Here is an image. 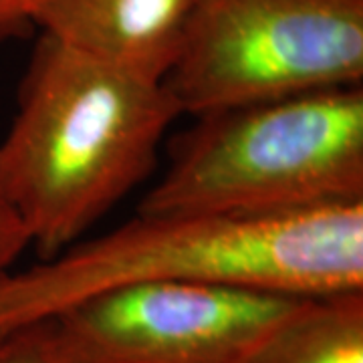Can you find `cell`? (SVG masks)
I'll use <instances>...</instances> for the list:
<instances>
[{"label":"cell","mask_w":363,"mask_h":363,"mask_svg":"<svg viewBox=\"0 0 363 363\" xmlns=\"http://www.w3.org/2000/svg\"><path fill=\"white\" fill-rule=\"evenodd\" d=\"M37 35L0 142V194L45 260L79 242L152 174L184 113L164 79Z\"/></svg>","instance_id":"cell-1"},{"label":"cell","mask_w":363,"mask_h":363,"mask_svg":"<svg viewBox=\"0 0 363 363\" xmlns=\"http://www.w3.org/2000/svg\"><path fill=\"white\" fill-rule=\"evenodd\" d=\"M200 281L313 297L363 289V202L286 216L143 214L0 272V339L109 289Z\"/></svg>","instance_id":"cell-2"},{"label":"cell","mask_w":363,"mask_h":363,"mask_svg":"<svg viewBox=\"0 0 363 363\" xmlns=\"http://www.w3.org/2000/svg\"><path fill=\"white\" fill-rule=\"evenodd\" d=\"M363 202V85L196 117L143 196V214L286 216Z\"/></svg>","instance_id":"cell-3"},{"label":"cell","mask_w":363,"mask_h":363,"mask_svg":"<svg viewBox=\"0 0 363 363\" xmlns=\"http://www.w3.org/2000/svg\"><path fill=\"white\" fill-rule=\"evenodd\" d=\"M164 83L194 117L363 85V0H198Z\"/></svg>","instance_id":"cell-4"},{"label":"cell","mask_w":363,"mask_h":363,"mask_svg":"<svg viewBox=\"0 0 363 363\" xmlns=\"http://www.w3.org/2000/svg\"><path fill=\"white\" fill-rule=\"evenodd\" d=\"M301 298L200 281L138 283L39 325L52 363H247Z\"/></svg>","instance_id":"cell-5"},{"label":"cell","mask_w":363,"mask_h":363,"mask_svg":"<svg viewBox=\"0 0 363 363\" xmlns=\"http://www.w3.org/2000/svg\"><path fill=\"white\" fill-rule=\"evenodd\" d=\"M198 0H33L37 33L164 79L174 63Z\"/></svg>","instance_id":"cell-6"},{"label":"cell","mask_w":363,"mask_h":363,"mask_svg":"<svg viewBox=\"0 0 363 363\" xmlns=\"http://www.w3.org/2000/svg\"><path fill=\"white\" fill-rule=\"evenodd\" d=\"M247 363H363V289L303 297Z\"/></svg>","instance_id":"cell-7"},{"label":"cell","mask_w":363,"mask_h":363,"mask_svg":"<svg viewBox=\"0 0 363 363\" xmlns=\"http://www.w3.org/2000/svg\"><path fill=\"white\" fill-rule=\"evenodd\" d=\"M30 247V238L25 224L21 222L14 208L0 194V272L13 269L16 259Z\"/></svg>","instance_id":"cell-8"},{"label":"cell","mask_w":363,"mask_h":363,"mask_svg":"<svg viewBox=\"0 0 363 363\" xmlns=\"http://www.w3.org/2000/svg\"><path fill=\"white\" fill-rule=\"evenodd\" d=\"M0 363H52L43 345L40 325H28L0 339Z\"/></svg>","instance_id":"cell-9"},{"label":"cell","mask_w":363,"mask_h":363,"mask_svg":"<svg viewBox=\"0 0 363 363\" xmlns=\"http://www.w3.org/2000/svg\"><path fill=\"white\" fill-rule=\"evenodd\" d=\"M35 33L33 0H0V45L28 39Z\"/></svg>","instance_id":"cell-10"}]
</instances>
